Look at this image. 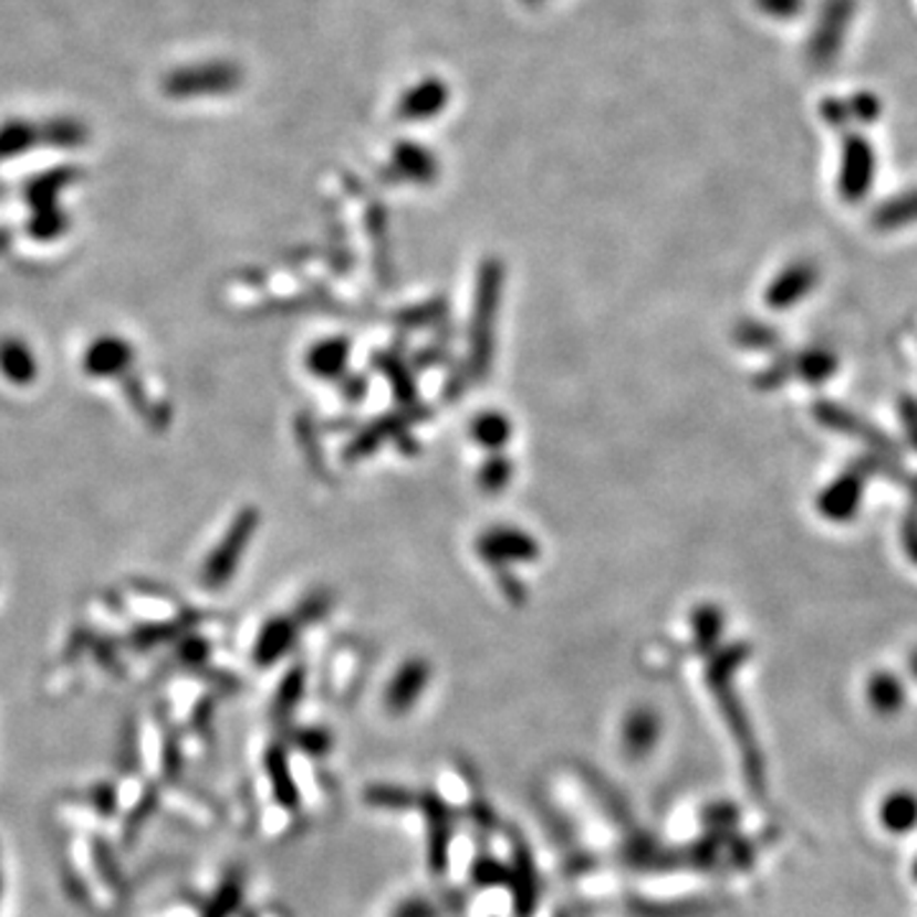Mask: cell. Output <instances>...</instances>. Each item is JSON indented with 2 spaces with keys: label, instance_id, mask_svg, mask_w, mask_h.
Wrapping results in <instances>:
<instances>
[{
  "label": "cell",
  "instance_id": "6da1fadb",
  "mask_svg": "<svg viewBox=\"0 0 917 917\" xmlns=\"http://www.w3.org/2000/svg\"><path fill=\"white\" fill-rule=\"evenodd\" d=\"M227 82H230V74L222 66H187V70L168 74L164 90L171 97H197L225 90Z\"/></svg>",
  "mask_w": 917,
  "mask_h": 917
},
{
  "label": "cell",
  "instance_id": "7a4b0ae2",
  "mask_svg": "<svg viewBox=\"0 0 917 917\" xmlns=\"http://www.w3.org/2000/svg\"><path fill=\"white\" fill-rule=\"evenodd\" d=\"M882 823L892 834H905L917 826V795L910 790H897L882 803Z\"/></svg>",
  "mask_w": 917,
  "mask_h": 917
},
{
  "label": "cell",
  "instance_id": "3957f363",
  "mask_svg": "<svg viewBox=\"0 0 917 917\" xmlns=\"http://www.w3.org/2000/svg\"><path fill=\"white\" fill-rule=\"evenodd\" d=\"M41 138V128H33L27 121H11L0 128V158L27 154Z\"/></svg>",
  "mask_w": 917,
  "mask_h": 917
},
{
  "label": "cell",
  "instance_id": "277c9868",
  "mask_svg": "<svg viewBox=\"0 0 917 917\" xmlns=\"http://www.w3.org/2000/svg\"><path fill=\"white\" fill-rule=\"evenodd\" d=\"M903 686L889 676H877L869 684V701L879 713H889L903 706Z\"/></svg>",
  "mask_w": 917,
  "mask_h": 917
},
{
  "label": "cell",
  "instance_id": "5b68a950",
  "mask_svg": "<svg viewBox=\"0 0 917 917\" xmlns=\"http://www.w3.org/2000/svg\"><path fill=\"white\" fill-rule=\"evenodd\" d=\"M913 673H915V676H917V653L913 655Z\"/></svg>",
  "mask_w": 917,
  "mask_h": 917
}]
</instances>
